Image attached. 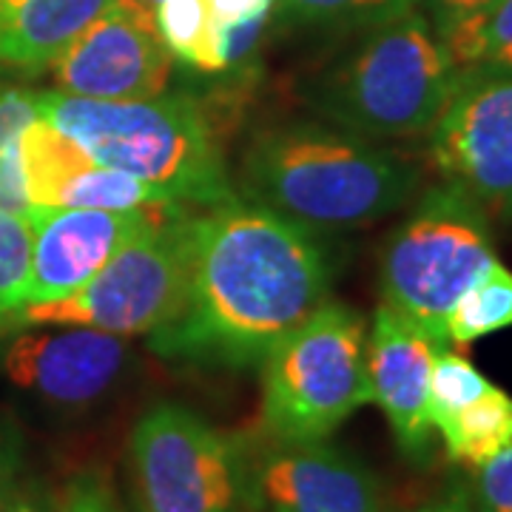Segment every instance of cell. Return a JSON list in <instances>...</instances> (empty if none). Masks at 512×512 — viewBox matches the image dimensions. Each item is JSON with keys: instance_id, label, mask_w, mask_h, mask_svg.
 <instances>
[{"instance_id": "obj_1", "label": "cell", "mask_w": 512, "mask_h": 512, "mask_svg": "<svg viewBox=\"0 0 512 512\" xmlns=\"http://www.w3.org/2000/svg\"><path fill=\"white\" fill-rule=\"evenodd\" d=\"M328 288V256L313 231L231 197L188 214L183 308L148 339L174 362L256 365L325 302Z\"/></svg>"}, {"instance_id": "obj_2", "label": "cell", "mask_w": 512, "mask_h": 512, "mask_svg": "<svg viewBox=\"0 0 512 512\" xmlns=\"http://www.w3.org/2000/svg\"><path fill=\"white\" fill-rule=\"evenodd\" d=\"M248 200L313 234L350 231L416 200L421 174L399 151L333 123L259 131L242 157Z\"/></svg>"}, {"instance_id": "obj_3", "label": "cell", "mask_w": 512, "mask_h": 512, "mask_svg": "<svg viewBox=\"0 0 512 512\" xmlns=\"http://www.w3.org/2000/svg\"><path fill=\"white\" fill-rule=\"evenodd\" d=\"M37 114L97 163L137 177L183 208H211L234 197L211 126L188 97L89 100L55 89L37 92Z\"/></svg>"}, {"instance_id": "obj_4", "label": "cell", "mask_w": 512, "mask_h": 512, "mask_svg": "<svg viewBox=\"0 0 512 512\" xmlns=\"http://www.w3.org/2000/svg\"><path fill=\"white\" fill-rule=\"evenodd\" d=\"M456 80L458 66L416 6L370 26L362 43L325 74L311 100L333 126L384 143L427 134Z\"/></svg>"}, {"instance_id": "obj_5", "label": "cell", "mask_w": 512, "mask_h": 512, "mask_svg": "<svg viewBox=\"0 0 512 512\" xmlns=\"http://www.w3.org/2000/svg\"><path fill=\"white\" fill-rule=\"evenodd\" d=\"M262 365V424L271 441H325L370 402L367 319L322 302Z\"/></svg>"}, {"instance_id": "obj_6", "label": "cell", "mask_w": 512, "mask_h": 512, "mask_svg": "<svg viewBox=\"0 0 512 512\" xmlns=\"http://www.w3.org/2000/svg\"><path fill=\"white\" fill-rule=\"evenodd\" d=\"M495 254L490 217L453 185L424 191L384 242L382 302L447 345L444 319Z\"/></svg>"}, {"instance_id": "obj_7", "label": "cell", "mask_w": 512, "mask_h": 512, "mask_svg": "<svg viewBox=\"0 0 512 512\" xmlns=\"http://www.w3.org/2000/svg\"><path fill=\"white\" fill-rule=\"evenodd\" d=\"M188 211H171L111 256L97 274L55 302L23 305L18 325H83L117 336H154L183 308Z\"/></svg>"}, {"instance_id": "obj_8", "label": "cell", "mask_w": 512, "mask_h": 512, "mask_svg": "<svg viewBox=\"0 0 512 512\" xmlns=\"http://www.w3.org/2000/svg\"><path fill=\"white\" fill-rule=\"evenodd\" d=\"M131 467L143 512H237L242 456L185 404L148 407L131 430Z\"/></svg>"}, {"instance_id": "obj_9", "label": "cell", "mask_w": 512, "mask_h": 512, "mask_svg": "<svg viewBox=\"0 0 512 512\" xmlns=\"http://www.w3.org/2000/svg\"><path fill=\"white\" fill-rule=\"evenodd\" d=\"M430 165L441 183L487 217H512V74L467 69L427 131Z\"/></svg>"}, {"instance_id": "obj_10", "label": "cell", "mask_w": 512, "mask_h": 512, "mask_svg": "<svg viewBox=\"0 0 512 512\" xmlns=\"http://www.w3.org/2000/svg\"><path fill=\"white\" fill-rule=\"evenodd\" d=\"M128 336L83 325H35L0 350L3 379L37 404L60 413H83L126 379Z\"/></svg>"}, {"instance_id": "obj_11", "label": "cell", "mask_w": 512, "mask_h": 512, "mask_svg": "<svg viewBox=\"0 0 512 512\" xmlns=\"http://www.w3.org/2000/svg\"><path fill=\"white\" fill-rule=\"evenodd\" d=\"M242 504L251 512H387L379 478L325 441H271L242 458Z\"/></svg>"}, {"instance_id": "obj_12", "label": "cell", "mask_w": 512, "mask_h": 512, "mask_svg": "<svg viewBox=\"0 0 512 512\" xmlns=\"http://www.w3.org/2000/svg\"><path fill=\"white\" fill-rule=\"evenodd\" d=\"M60 92L89 100L160 97L171 83L174 57L157 35L154 15L114 0L49 66Z\"/></svg>"}, {"instance_id": "obj_13", "label": "cell", "mask_w": 512, "mask_h": 512, "mask_svg": "<svg viewBox=\"0 0 512 512\" xmlns=\"http://www.w3.org/2000/svg\"><path fill=\"white\" fill-rule=\"evenodd\" d=\"M180 211V205H154L137 211L94 208H32V274L26 305L55 302L83 288L111 256L126 248L148 225Z\"/></svg>"}, {"instance_id": "obj_14", "label": "cell", "mask_w": 512, "mask_h": 512, "mask_svg": "<svg viewBox=\"0 0 512 512\" xmlns=\"http://www.w3.org/2000/svg\"><path fill=\"white\" fill-rule=\"evenodd\" d=\"M441 348L447 345L384 302L367 325L370 402L379 404L396 444L410 458L430 450V373Z\"/></svg>"}, {"instance_id": "obj_15", "label": "cell", "mask_w": 512, "mask_h": 512, "mask_svg": "<svg viewBox=\"0 0 512 512\" xmlns=\"http://www.w3.org/2000/svg\"><path fill=\"white\" fill-rule=\"evenodd\" d=\"M114 0H0V63L46 69Z\"/></svg>"}, {"instance_id": "obj_16", "label": "cell", "mask_w": 512, "mask_h": 512, "mask_svg": "<svg viewBox=\"0 0 512 512\" xmlns=\"http://www.w3.org/2000/svg\"><path fill=\"white\" fill-rule=\"evenodd\" d=\"M92 163L86 148L40 114L20 137V171L32 208H57L63 188Z\"/></svg>"}, {"instance_id": "obj_17", "label": "cell", "mask_w": 512, "mask_h": 512, "mask_svg": "<svg viewBox=\"0 0 512 512\" xmlns=\"http://www.w3.org/2000/svg\"><path fill=\"white\" fill-rule=\"evenodd\" d=\"M447 456L467 470L484 467L490 458L512 447V396L490 387L476 402L439 427Z\"/></svg>"}, {"instance_id": "obj_18", "label": "cell", "mask_w": 512, "mask_h": 512, "mask_svg": "<svg viewBox=\"0 0 512 512\" xmlns=\"http://www.w3.org/2000/svg\"><path fill=\"white\" fill-rule=\"evenodd\" d=\"M512 328V271L498 259L461 293L444 319L447 345L467 348L484 336Z\"/></svg>"}, {"instance_id": "obj_19", "label": "cell", "mask_w": 512, "mask_h": 512, "mask_svg": "<svg viewBox=\"0 0 512 512\" xmlns=\"http://www.w3.org/2000/svg\"><path fill=\"white\" fill-rule=\"evenodd\" d=\"M157 35L174 60L200 74H222L220 26L208 15L205 0H163L154 9Z\"/></svg>"}, {"instance_id": "obj_20", "label": "cell", "mask_w": 512, "mask_h": 512, "mask_svg": "<svg viewBox=\"0 0 512 512\" xmlns=\"http://www.w3.org/2000/svg\"><path fill=\"white\" fill-rule=\"evenodd\" d=\"M441 43L458 66V72L512 74V0H495L490 9L470 20L439 32Z\"/></svg>"}, {"instance_id": "obj_21", "label": "cell", "mask_w": 512, "mask_h": 512, "mask_svg": "<svg viewBox=\"0 0 512 512\" xmlns=\"http://www.w3.org/2000/svg\"><path fill=\"white\" fill-rule=\"evenodd\" d=\"M37 117V92L15 83H0V208L29 214L23 171H20V137Z\"/></svg>"}, {"instance_id": "obj_22", "label": "cell", "mask_w": 512, "mask_h": 512, "mask_svg": "<svg viewBox=\"0 0 512 512\" xmlns=\"http://www.w3.org/2000/svg\"><path fill=\"white\" fill-rule=\"evenodd\" d=\"M490 387L493 382L467 356L450 348H441L433 362V373H430V424H433V430H439L444 421L453 419L467 404L484 396Z\"/></svg>"}, {"instance_id": "obj_23", "label": "cell", "mask_w": 512, "mask_h": 512, "mask_svg": "<svg viewBox=\"0 0 512 512\" xmlns=\"http://www.w3.org/2000/svg\"><path fill=\"white\" fill-rule=\"evenodd\" d=\"M419 0H274L282 23H348L376 26L416 9Z\"/></svg>"}, {"instance_id": "obj_24", "label": "cell", "mask_w": 512, "mask_h": 512, "mask_svg": "<svg viewBox=\"0 0 512 512\" xmlns=\"http://www.w3.org/2000/svg\"><path fill=\"white\" fill-rule=\"evenodd\" d=\"M32 217L0 208V319L26 305L32 274Z\"/></svg>"}, {"instance_id": "obj_25", "label": "cell", "mask_w": 512, "mask_h": 512, "mask_svg": "<svg viewBox=\"0 0 512 512\" xmlns=\"http://www.w3.org/2000/svg\"><path fill=\"white\" fill-rule=\"evenodd\" d=\"M470 501L478 512H512V447L473 470Z\"/></svg>"}, {"instance_id": "obj_26", "label": "cell", "mask_w": 512, "mask_h": 512, "mask_svg": "<svg viewBox=\"0 0 512 512\" xmlns=\"http://www.w3.org/2000/svg\"><path fill=\"white\" fill-rule=\"evenodd\" d=\"M55 512H117L109 487L103 484L100 476H80L74 478L60 495Z\"/></svg>"}, {"instance_id": "obj_27", "label": "cell", "mask_w": 512, "mask_h": 512, "mask_svg": "<svg viewBox=\"0 0 512 512\" xmlns=\"http://www.w3.org/2000/svg\"><path fill=\"white\" fill-rule=\"evenodd\" d=\"M493 3L495 0H419V6H424V15L433 23L436 32H444L461 20L476 18Z\"/></svg>"}, {"instance_id": "obj_28", "label": "cell", "mask_w": 512, "mask_h": 512, "mask_svg": "<svg viewBox=\"0 0 512 512\" xmlns=\"http://www.w3.org/2000/svg\"><path fill=\"white\" fill-rule=\"evenodd\" d=\"M205 6L217 26H234L274 12V0H205Z\"/></svg>"}, {"instance_id": "obj_29", "label": "cell", "mask_w": 512, "mask_h": 512, "mask_svg": "<svg viewBox=\"0 0 512 512\" xmlns=\"http://www.w3.org/2000/svg\"><path fill=\"white\" fill-rule=\"evenodd\" d=\"M18 490V447L0 427V504Z\"/></svg>"}, {"instance_id": "obj_30", "label": "cell", "mask_w": 512, "mask_h": 512, "mask_svg": "<svg viewBox=\"0 0 512 512\" xmlns=\"http://www.w3.org/2000/svg\"><path fill=\"white\" fill-rule=\"evenodd\" d=\"M416 512H478L470 501V493H450L439 498V501H430Z\"/></svg>"}, {"instance_id": "obj_31", "label": "cell", "mask_w": 512, "mask_h": 512, "mask_svg": "<svg viewBox=\"0 0 512 512\" xmlns=\"http://www.w3.org/2000/svg\"><path fill=\"white\" fill-rule=\"evenodd\" d=\"M0 512H46V507L37 501L35 495L15 490V493L9 495V498L0 504Z\"/></svg>"}, {"instance_id": "obj_32", "label": "cell", "mask_w": 512, "mask_h": 512, "mask_svg": "<svg viewBox=\"0 0 512 512\" xmlns=\"http://www.w3.org/2000/svg\"><path fill=\"white\" fill-rule=\"evenodd\" d=\"M126 3L137 6V9H143V12H148V15H154V9H157L163 0H126Z\"/></svg>"}, {"instance_id": "obj_33", "label": "cell", "mask_w": 512, "mask_h": 512, "mask_svg": "<svg viewBox=\"0 0 512 512\" xmlns=\"http://www.w3.org/2000/svg\"><path fill=\"white\" fill-rule=\"evenodd\" d=\"M140 512H143V510H140Z\"/></svg>"}]
</instances>
